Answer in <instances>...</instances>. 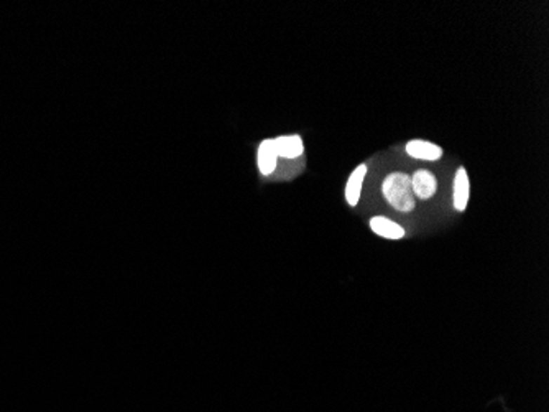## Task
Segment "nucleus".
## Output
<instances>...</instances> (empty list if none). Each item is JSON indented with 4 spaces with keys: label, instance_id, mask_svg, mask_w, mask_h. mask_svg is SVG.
I'll list each match as a JSON object with an SVG mask.
<instances>
[{
    "label": "nucleus",
    "instance_id": "f257e3e1",
    "mask_svg": "<svg viewBox=\"0 0 549 412\" xmlns=\"http://www.w3.org/2000/svg\"><path fill=\"white\" fill-rule=\"evenodd\" d=\"M382 193L390 205L393 206L398 212L408 213L415 208L416 200L413 195L411 188V176L402 172L397 174H390L387 179L383 180L382 185Z\"/></svg>",
    "mask_w": 549,
    "mask_h": 412
},
{
    "label": "nucleus",
    "instance_id": "f03ea898",
    "mask_svg": "<svg viewBox=\"0 0 549 412\" xmlns=\"http://www.w3.org/2000/svg\"><path fill=\"white\" fill-rule=\"evenodd\" d=\"M413 195L421 200H430L437 190V180L430 170H418L411 176Z\"/></svg>",
    "mask_w": 549,
    "mask_h": 412
},
{
    "label": "nucleus",
    "instance_id": "7ed1b4c3",
    "mask_svg": "<svg viewBox=\"0 0 549 412\" xmlns=\"http://www.w3.org/2000/svg\"><path fill=\"white\" fill-rule=\"evenodd\" d=\"M273 143L278 157H283V159L293 160L305 153V143H303V139L300 136L277 137L273 139Z\"/></svg>",
    "mask_w": 549,
    "mask_h": 412
},
{
    "label": "nucleus",
    "instance_id": "20e7f679",
    "mask_svg": "<svg viewBox=\"0 0 549 412\" xmlns=\"http://www.w3.org/2000/svg\"><path fill=\"white\" fill-rule=\"evenodd\" d=\"M278 153L274 150V143L273 139H267L260 143L258 147V153H257V164H258V170L263 176L272 175L274 170H277L278 165Z\"/></svg>",
    "mask_w": 549,
    "mask_h": 412
},
{
    "label": "nucleus",
    "instance_id": "39448f33",
    "mask_svg": "<svg viewBox=\"0 0 549 412\" xmlns=\"http://www.w3.org/2000/svg\"><path fill=\"white\" fill-rule=\"evenodd\" d=\"M406 152L409 157L418 160H439L442 157V148L436 143L426 142V141H411L406 143Z\"/></svg>",
    "mask_w": 549,
    "mask_h": 412
},
{
    "label": "nucleus",
    "instance_id": "423d86ee",
    "mask_svg": "<svg viewBox=\"0 0 549 412\" xmlns=\"http://www.w3.org/2000/svg\"><path fill=\"white\" fill-rule=\"evenodd\" d=\"M469 195H470L469 175H467L464 167H459L454 176V208L457 212H464L467 208Z\"/></svg>",
    "mask_w": 549,
    "mask_h": 412
},
{
    "label": "nucleus",
    "instance_id": "0eeeda50",
    "mask_svg": "<svg viewBox=\"0 0 549 412\" xmlns=\"http://www.w3.org/2000/svg\"><path fill=\"white\" fill-rule=\"evenodd\" d=\"M365 175H367V165L360 164L349 176L348 185H345V200H348V203L350 206H355L359 203Z\"/></svg>",
    "mask_w": 549,
    "mask_h": 412
},
{
    "label": "nucleus",
    "instance_id": "6e6552de",
    "mask_svg": "<svg viewBox=\"0 0 549 412\" xmlns=\"http://www.w3.org/2000/svg\"><path fill=\"white\" fill-rule=\"evenodd\" d=\"M370 228L375 234L387 239H402L404 236V229L385 217H373L370 219Z\"/></svg>",
    "mask_w": 549,
    "mask_h": 412
}]
</instances>
